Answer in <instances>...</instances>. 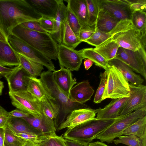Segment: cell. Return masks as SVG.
<instances>
[{"label": "cell", "mask_w": 146, "mask_h": 146, "mask_svg": "<svg viewBox=\"0 0 146 146\" xmlns=\"http://www.w3.org/2000/svg\"><path fill=\"white\" fill-rule=\"evenodd\" d=\"M42 17L26 0H0V30L7 38L16 27Z\"/></svg>", "instance_id": "obj_1"}, {"label": "cell", "mask_w": 146, "mask_h": 146, "mask_svg": "<svg viewBox=\"0 0 146 146\" xmlns=\"http://www.w3.org/2000/svg\"><path fill=\"white\" fill-rule=\"evenodd\" d=\"M11 34L40 51L50 60H57L58 44L49 33L34 31L20 24L12 30Z\"/></svg>", "instance_id": "obj_2"}, {"label": "cell", "mask_w": 146, "mask_h": 146, "mask_svg": "<svg viewBox=\"0 0 146 146\" xmlns=\"http://www.w3.org/2000/svg\"><path fill=\"white\" fill-rule=\"evenodd\" d=\"M109 33L119 47L134 51L146 49V30L136 29L130 19L119 21Z\"/></svg>", "instance_id": "obj_3"}, {"label": "cell", "mask_w": 146, "mask_h": 146, "mask_svg": "<svg viewBox=\"0 0 146 146\" xmlns=\"http://www.w3.org/2000/svg\"><path fill=\"white\" fill-rule=\"evenodd\" d=\"M115 119H99L95 117L67 129L63 136L64 139L88 145L96 136L111 124Z\"/></svg>", "instance_id": "obj_4"}, {"label": "cell", "mask_w": 146, "mask_h": 146, "mask_svg": "<svg viewBox=\"0 0 146 146\" xmlns=\"http://www.w3.org/2000/svg\"><path fill=\"white\" fill-rule=\"evenodd\" d=\"M40 76V78L44 85L52 96L55 99L60 108V114L56 119L55 120L57 128V125L59 126L72 111L84 107L82 104L71 102L55 82L52 72L49 70L43 71Z\"/></svg>", "instance_id": "obj_5"}, {"label": "cell", "mask_w": 146, "mask_h": 146, "mask_svg": "<svg viewBox=\"0 0 146 146\" xmlns=\"http://www.w3.org/2000/svg\"><path fill=\"white\" fill-rule=\"evenodd\" d=\"M146 115V107L116 118L108 127L96 136L94 139L102 142L112 143L116 138L123 135L126 128L140 118Z\"/></svg>", "instance_id": "obj_6"}, {"label": "cell", "mask_w": 146, "mask_h": 146, "mask_svg": "<svg viewBox=\"0 0 146 146\" xmlns=\"http://www.w3.org/2000/svg\"><path fill=\"white\" fill-rule=\"evenodd\" d=\"M106 70L107 80L102 101L108 98L129 97V84L122 73L115 66L109 64Z\"/></svg>", "instance_id": "obj_7"}, {"label": "cell", "mask_w": 146, "mask_h": 146, "mask_svg": "<svg viewBox=\"0 0 146 146\" xmlns=\"http://www.w3.org/2000/svg\"><path fill=\"white\" fill-rule=\"evenodd\" d=\"M7 39L9 44L17 54L42 64L52 72L56 70L51 60L40 51L12 34Z\"/></svg>", "instance_id": "obj_8"}, {"label": "cell", "mask_w": 146, "mask_h": 146, "mask_svg": "<svg viewBox=\"0 0 146 146\" xmlns=\"http://www.w3.org/2000/svg\"><path fill=\"white\" fill-rule=\"evenodd\" d=\"M12 105L17 109L34 117L42 114L41 102L27 91L9 92Z\"/></svg>", "instance_id": "obj_9"}, {"label": "cell", "mask_w": 146, "mask_h": 146, "mask_svg": "<svg viewBox=\"0 0 146 146\" xmlns=\"http://www.w3.org/2000/svg\"><path fill=\"white\" fill-rule=\"evenodd\" d=\"M115 58L128 65L146 80V49L134 51L119 47Z\"/></svg>", "instance_id": "obj_10"}, {"label": "cell", "mask_w": 146, "mask_h": 146, "mask_svg": "<svg viewBox=\"0 0 146 146\" xmlns=\"http://www.w3.org/2000/svg\"><path fill=\"white\" fill-rule=\"evenodd\" d=\"M130 96L121 108L119 117H122L146 107V86L129 84Z\"/></svg>", "instance_id": "obj_11"}, {"label": "cell", "mask_w": 146, "mask_h": 146, "mask_svg": "<svg viewBox=\"0 0 146 146\" xmlns=\"http://www.w3.org/2000/svg\"><path fill=\"white\" fill-rule=\"evenodd\" d=\"M99 9L119 21L131 19L132 11L127 0H96Z\"/></svg>", "instance_id": "obj_12"}, {"label": "cell", "mask_w": 146, "mask_h": 146, "mask_svg": "<svg viewBox=\"0 0 146 146\" xmlns=\"http://www.w3.org/2000/svg\"><path fill=\"white\" fill-rule=\"evenodd\" d=\"M57 59L60 66L71 71H77L84 58L78 50L61 44L58 45Z\"/></svg>", "instance_id": "obj_13"}, {"label": "cell", "mask_w": 146, "mask_h": 146, "mask_svg": "<svg viewBox=\"0 0 146 146\" xmlns=\"http://www.w3.org/2000/svg\"><path fill=\"white\" fill-rule=\"evenodd\" d=\"M95 110L84 107L75 109L67 116L64 121L57 128L58 131L72 128L95 118Z\"/></svg>", "instance_id": "obj_14"}, {"label": "cell", "mask_w": 146, "mask_h": 146, "mask_svg": "<svg viewBox=\"0 0 146 146\" xmlns=\"http://www.w3.org/2000/svg\"><path fill=\"white\" fill-rule=\"evenodd\" d=\"M22 119L43 135L52 136L56 135V128L54 120L42 113L38 117L30 115L28 117Z\"/></svg>", "instance_id": "obj_15"}, {"label": "cell", "mask_w": 146, "mask_h": 146, "mask_svg": "<svg viewBox=\"0 0 146 146\" xmlns=\"http://www.w3.org/2000/svg\"><path fill=\"white\" fill-rule=\"evenodd\" d=\"M30 75L20 65L15 70L5 78L10 92H23L27 91Z\"/></svg>", "instance_id": "obj_16"}, {"label": "cell", "mask_w": 146, "mask_h": 146, "mask_svg": "<svg viewBox=\"0 0 146 146\" xmlns=\"http://www.w3.org/2000/svg\"><path fill=\"white\" fill-rule=\"evenodd\" d=\"M94 92L88 80L82 81L72 88L69 99L72 102L82 104L90 100Z\"/></svg>", "instance_id": "obj_17"}, {"label": "cell", "mask_w": 146, "mask_h": 146, "mask_svg": "<svg viewBox=\"0 0 146 146\" xmlns=\"http://www.w3.org/2000/svg\"><path fill=\"white\" fill-rule=\"evenodd\" d=\"M71 71L60 66L59 70L52 72L55 82L69 99L70 90L77 83L76 79L73 78Z\"/></svg>", "instance_id": "obj_18"}, {"label": "cell", "mask_w": 146, "mask_h": 146, "mask_svg": "<svg viewBox=\"0 0 146 146\" xmlns=\"http://www.w3.org/2000/svg\"><path fill=\"white\" fill-rule=\"evenodd\" d=\"M129 97L113 99L104 108L95 110L97 116L99 119H114L118 117L121 108Z\"/></svg>", "instance_id": "obj_19"}, {"label": "cell", "mask_w": 146, "mask_h": 146, "mask_svg": "<svg viewBox=\"0 0 146 146\" xmlns=\"http://www.w3.org/2000/svg\"><path fill=\"white\" fill-rule=\"evenodd\" d=\"M35 11L42 17L54 18L58 0H26Z\"/></svg>", "instance_id": "obj_20"}, {"label": "cell", "mask_w": 146, "mask_h": 146, "mask_svg": "<svg viewBox=\"0 0 146 146\" xmlns=\"http://www.w3.org/2000/svg\"><path fill=\"white\" fill-rule=\"evenodd\" d=\"M27 90L40 102L47 99L56 101L40 78L30 76Z\"/></svg>", "instance_id": "obj_21"}, {"label": "cell", "mask_w": 146, "mask_h": 146, "mask_svg": "<svg viewBox=\"0 0 146 146\" xmlns=\"http://www.w3.org/2000/svg\"><path fill=\"white\" fill-rule=\"evenodd\" d=\"M66 6L63 0H58V7L54 18V29L50 34L58 44H61L62 28L63 23L66 19Z\"/></svg>", "instance_id": "obj_22"}, {"label": "cell", "mask_w": 146, "mask_h": 146, "mask_svg": "<svg viewBox=\"0 0 146 146\" xmlns=\"http://www.w3.org/2000/svg\"><path fill=\"white\" fill-rule=\"evenodd\" d=\"M108 63L116 67L131 84L138 86L143 83L144 80L141 76L135 73L129 66L121 61L114 58L108 61Z\"/></svg>", "instance_id": "obj_23"}, {"label": "cell", "mask_w": 146, "mask_h": 146, "mask_svg": "<svg viewBox=\"0 0 146 146\" xmlns=\"http://www.w3.org/2000/svg\"><path fill=\"white\" fill-rule=\"evenodd\" d=\"M0 65L4 66H17L20 65L17 53L9 42L1 41H0Z\"/></svg>", "instance_id": "obj_24"}, {"label": "cell", "mask_w": 146, "mask_h": 146, "mask_svg": "<svg viewBox=\"0 0 146 146\" xmlns=\"http://www.w3.org/2000/svg\"><path fill=\"white\" fill-rule=\"evenodd\" d=\"M6 127L13 134L28 133L39 136L43 135L22 118L11 117L8 121Z\"/></svg>", "instance_id": "obj_25"}, {"label": "cell", "mask_w": 146, "mask_h": 146, "mask_svg": "<svg viewBox=\"0 0 146 146\" xmlns=\"http://www.w3.org/2000/svg\"><path fill=\"white\" fill-rule=\"evenodd\" d=\"M78 18L82 27L88 25V14L85 0H65Z\"/></svg>", "instance_id": "obj_26"}, {"label": "cell", "mask_w": 146, "mask_h": 146, "mask_svg": "<svg viewBox=\"0 0 146 146\" xmlns=\"http://www.w3.org/2000/svg\"><path fill=\"white\" fill-rule=\"evenodd\" d=\"M119 47L110 36L94 48L96 52L109 61L115 58Z\"/></svg>", "instance_id": "obj_27"}, {"label": "cell", "mask_w": 146, "mask_h": 146, "mask_svg": "<svg viewBox=\"0 0 146 146\" xmlns=\"http://www.w3.org/2000/svg\"><path fill=\"white\" fill-rule=\"evenodd\" d=\"M119 21L105 11L99 9L98 14L96 21V27L99 30L103 33H109Z\"/></svg>", "instance_id": "obj_28"}, {"label": "cell", "mask_w": 146, "mask_h": 146, "mask_svg": "<svg viewBox=\"0 0 146 146\" xmlns=\"http://www.w3.org/2000/svg\"><path fill=\"white\" fill-rule=\"evenodd\" d=\"M81 42L79 38L71 28L66 19L62 26L61 44L67 47L75 49Z\"/></svg>", "instance_id": "obj_29"}, {"label": "cell", "mask_w": 146, "mask_h": 146, "mask_svg": "<svg viewBox=\"0 0 146 146\" xmlns=\"http://www.w3.org/2000/svg\"><path fill=\"white\" fill-rule=\"evenodd\" d=\"M20 65L30 76L35 77L40 76L44 66L17 54Z\"/></svg>", "instance_id": "obj_30"}, {"label": "cell", "mask_w": 146, "mask_h": 146, "mask_svg": "<svg viewBox=\"0 0 146 146\" xmlns=\"http://www.w3.org/2000/svg\"><path fill=\"white\" fill-rule=\"evenodd\" d=\"M84 59L92 61L95 65L104 68L105 70L109 65L108 61L92 48H83L78 50Z\"/></svg>", "instance_id": "obj_31"}, {"label": "cell", "mask_w": 146, "mask_h": 146, "mask_svg": "<svg viewBox=\"0 0 146 146\" xmlns=\"http://www.w3.org/2000/svg\"><path fill=\"white\" fill-rule=\"evenodd\" d=\"M41 102L42 113L51 119H56L60 113V106L56 101L47 99Z\"/></svg>", "instance_id": "obj_32"}, {"label": "cell", "mask_w": 146, "mask_h": 146, "mask_svg": "<svg viewBox=\"0 0 146 146\" xmlns=\"http://www.w3.org/2000/svg\"><path fill=\"white\" fill-rule=\"evenodd\" d=\"M146 131V115L140 118L133 123L123 132V135L141 137Z\"/></svg>", "instance_id": "obj_33"}, {"label": "cell", "mask_w": 146, "mask_h": 146, "mask_svg": "<svg viewBox=\"0 0 146 146\" xmlns=\"http://www.w3.org/2000/svg\"><path fill=\"white\" fill-rule=\"evenodd\" d=\"M130 20L136 29L139 31L146 30L145 12L139 11H133Z\"/></svg>", "instance_id": "obj_34"}, {"label": "cell", "mask_w": 146, "mask_h": 146, "mask_svg": "<svg viewBox=\"0 0 146 146\" xmlns=\"http://www.w3.org/2000/svg\"><path fill=\"white\" fill-rule=\"evenodd\" d=\"M66 19L69 26L75 35L78 37L79 33L82 27L68 3L66 6Z\"/></svg>", "instance_id": "obj_35"}, {"label": "cell", "mask_w": 146, "mask_h": 146, "mask_svg": "<svg viewBox=\"0 0 146 146\" xmlns=\"http://www.w3.org/2000/svg\"><path fill=\"white\" fill-rule=\"evenodd\" d=\"M87 4L88 20V25H91L96 23L99 8L96 0H85Z\"/></svg>", "instance_id": "obj_36"}, {"label": "cell", "mask_w": 146, "mask_h": 146, "mask_svg": "<svg viewBox=\"0 0 146 146\" xmlns=\"http://www.w3.org/2000/svg\"><path fill=\"white\" fill-rule=\"evenodd\" d=\"M110 36L111 35L109 33H103L99 30L96 27L93 35L84 42L96 47Z\"/></svg>", "instance_id": "obj_37"}, {"label": "cell", "mask_w": 146, "mask_h": 146, "mask_svg": "<svg viewBox=\"0 0 146 146\" xmlns=\"http://www.w3.org/2000/svg\"><path fill=\"white\" fill-rule=\"evenodd\" d=\"M100 81L98 89L97 90L94 100L95 104H99L102 101V97L105 90L107 80V73L106 70L100 74Z\"/></svg>", "instance_id": "obj_38"}, {"label": "cell", "mask_w": 146, "mask_h": 146, "mask_svg": "<svg viewBox=\"0 0 146 146\" xmlns=\"http://www.w3.org/2000/svg\"><path fill=\"white\" fill-rule=\"evenodd\" d=\"M113 142L116 145L121 143L129 146H141L139 139L133 135H121L115 139Z\"/></svg>", "instance_id": "obj_39"}, {"label": "cell", "mask_w": 146, "mask_h": 146, "mask_svg": "<svg viewBox=\"0 0 146 146\" xmlns=\"http://www.w3.org/2000/svg\"><path fill=\"white\" fill-rule=\"evenodd\" d=\"M25 141L12 134L6 127L5 129V144L8 145L22 146Z\"/></svg>", "instance_id": "obj_40"}, {"label": "cell", "mask_w": 146, "mask_h": 146, "mask_svg": "<svg viewBox=\"0 0 146 146\" xmlns=\"http://www.w3.org/2000/svg\"><path fill=\"white\" fill-rule=\"evenodd\" d=\"M96 28V23L82 27L78 35V38L81 42H84L89 38L95 32Z\"/></svg>", "instance_id": "obj_41"}, {"label": "cell", "mask_w": 146, "mask_h": 146, "mask_svg": "<svg viewBox=\"0 0 146 146\" xmlns=\"http://www.w3.org/2000/svg\"><path fill=\"white\" fill-rule=\"evenodd\" d=\"M54 18L42 17L38 20L41 26L48 33H52L54 28Z\"/></svg>", "instance_id": "obj_42"}, {"label": "cell", "mask_w": 146, "mask_h": 146, "mask_svg": "<svg viewBox=\"0 0 146 146\" xmlns=\"http://www.w3.org/2000/svg\"><path fill=\"white\" fill-rule=\"evenodd\" d=\"M133 12L135 11H146V0H127Z\"/></svg>", "instance_id": "obj_43"}, {"label": "cell", "mask_w": 146, "mask_h": 146, "mask_svg": "<svg viewBox=\"0 0 146 146\" xmlns=\"http://www.w3.org/2000/svg\"><path fill=\"white\" fill-rule=\"evenodd\" d=\"M26 28L31 30L41 33L48 32L40 25L38 22L30 21L21 24Z\"/></svg>", "instance_id": "obj_44"}, {"label": "cell", "mask_w": 146, "mask_h": 146, "mask_svg": "<svg viewBox=\"0 0 146 146\" xmlns=\"http://www.w3.org/2000/svg\"><path fill=\"white\" fill-rule=\"evenodd\" d=\"M51 137L44 135L39 136L34 143L36 146H54Z\"/></svg>", "instance_id": "obj_45"}, {"label": "cell", "mask_w": 146, "mask_h": 146, "mask_svg": "<svg viewBox=\"0 0 146 146\" xmlns=\"http://www.w3.org/2000/svg\"><path fill=\"white\" fill-rule=\"evenodd\" d=\"M13 134L25 141H29L33 143L37 139L39 136L36 134L28 133H21Z\"/></svg>", "instance_id": "obj_46"}, {"label": "cell", "mask_w": 146, "mask_h": 146, "mask_svg": "<svg viewBox=\"0 0 146 146\" xmlns=\"http://www.w3.org/2000/svg\"><path fill=\"white\" fill-rule=\"evenodd\" d=\"M9 113L11 117L20 118L26 117L30 115L18 109H15L9 112Z\"/></svg>", "instance_id": "obj_47"}, {"label": "cell", "mask_w": 146, "mask_h": 146, "mask_svg": "<svg viewBox=\"0 0 146 146\" xmlns=\"http://www.w3.org/2000/svg\"><path fill=\"white\" fill-rule=\"evenodd\" d=\"M51 138L54 146H67L62 135L58 136L56 135L51 136Z\"/></svg>", "instance_id": "obj_48"}, {"label": "cell", "mask_w": 146, "mask_h": 146, "mask_svg": "<svg viewBox=\"0 0 146 146\" xmlns=\"http://www.w3.org/2000/svg\"><path fill=\"white\" fill-rule=\"evenodd\" d=\"M16 66L13 68H10L2 66L0 65V78L5 77L13 72L16 69Z\"/></svg>", "instance_id": "obj_49"}, {"label": "cell", "mask_w": 146, "mask_h": 146, "mask_svg": "<svg viewBox=\"0 0 146 146\" xmlns=\"http://www.w3.org/2000/svg\"><path fill=\"white\" fill-rule=\"evenodd\" d=\"M11 117L9 112L0 115V128L5 129L7 127L8 121Z\"/></svg>", "instance_id": "obj_50"}, {"label": "cell", "mask_w": 146, "mask_h": 146, "mask_svg": "<svg viewBox=\"0 0 146 146\" xmlns=\"http://www.w3.org/2000/svg\"><path fill=\"white\" fill-rule=\"evenodd\" d=\"M64 141L67 146H88V145L67 139H64Z\"/></svg>", "instance_id": "obj_51"}, {"label": "cell", "mask_w": 146, "mask_h": 146, "mask_svg": "<svg viewBox=\"0 0 146 146\" xmlns=\"http://www.w3.org/2000/svg\"><path fill=\"white\" fill-rule=\"evenodd\" d=\"M5 129L0 128V146H5Z\"/></svg>", "instance_id": "obj_52"}, {"label": "cell", "mask_w": 146, "mask_h": 146, "mask_svg": "<svg viewBox=\"0 0 146 146\" xmlns=\"http://www.w3.org/2000/svg\"><path fill=\"white\" fill-rule=\"evenodd\" d=\"M94 63V62L90 59H85L84 62L85 69L86 70H88Z\"/></svg>", "instance_id": "obj_53"}, {"label": "cell", "mask_w": 146, "mask_h": 146, "mask_svg": "<svg viewBox=\"0 0 146 146\" xmlns=\"http://www.w3.org/2000/svg\"><path fill=\"white\" fill-rule=\"evenodd\" d=\"M88 146H109L103 142L97 141L91 142L89 143Z\"/></svg>", "instance_id": "obj_54"}, {"label": "cell", "mask_w": 146, "mask_h": 146, "mask_svg": "<svg viewBox=\"0 0 146 146\" xmlns=\"http://www.w3.org/2000/svg\"><path fill=\"white\" fill-rule=\"evenodd\" d=\"M139 139L140 141L141 146H146V131L142 136Z\"/></svg>", "instance_id": "obj_55"}, {"label": "cell", "mask_w": 146, "mask_h": 146, "mask_svg": "<svg viewBox=\"0 0 146 146\" xmlns=\"http://www.w3.org/2000/svg\"><path fill=\"white\" fill-rule=\"evenodd\" d=\"M0 41L8 42V39L2 32L0 30Z\"/></svg>", "instance_id": "obj_56"}, {"label": "cell", "mask_w": 146, "mask_h": 146, "mask_svg": "<svg viewBox=\"0 0 146 146\" xmlns=\"http://www.w3.org/2000/svg\"><path fill=\"white\" fill-rule=\"evenodd\" d=\"M22 146H36L34 143L27 141H25Z\"/></svg>", "instance_id": "obj_57"}, {"label": "cell", "mask_w": 146, "mask_h": 146, "mask_svg": "<svg viewBox=\"0 0 146 146\" xmlns=\"http://www.w3.org/2000/svg\"><path fill=\"white\" fill-rule=\"evenodd\" d=\"M4 87L3 82L0 80V95L2 94L3 90Z\"/></svg>", "instance_id": "obj_58"}, {"label": "cell", "mask_w": 146, "mask_h": 146, "mask_svg": "<svg viewBox=\"0 0 146 146\" xmlns=\"http://www.w3.org/2000/svg\"><path fill=\"white\" fill-rule=\"evenodd\" d=\"M0 105V115L8 113Z\"/></svg>", "instance_id": "obj_59"}, {"label": "cell", "mask_w": 146, "mask_h": 146, "mask_svg": "<svg viewBox=\"0 0 146 146\" xmlns=\"http://www.w3.org/2000/svg\"><path fill=\"white\" fill-rule=\"evenodd\" d=\"M5 146H19V145H5Z\"/></svg>", "instance_id": "obj_60"}]
</instances>
